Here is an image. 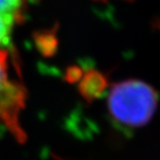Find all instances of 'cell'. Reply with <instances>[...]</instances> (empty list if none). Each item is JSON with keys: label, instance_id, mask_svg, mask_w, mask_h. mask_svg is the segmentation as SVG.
I'll use <instances>...</instances> for the list:
<instances>
[{"label": "cell", "instance_id": "obj_1", "mask_svg": "<svg viewBox=\"0 0 160 160\" xmlns=\"http://www.w3.org/2000/svg\"><path fill=\"white\" fill-rule=\"evenodd\" d=\"M108 111L117 125L138 128L150 121L157 108V93L143 81L126 80L111 88Z\"/></svg>", "mask_w": 160, "mask_h": 160}, {"label": "cell", "instance_id": "obj_2", "mask_svg": "<svg viewBox=\"0 0 160 160\" xmlns=\"http://www.w3.org/2000/svg\"><path fill=\"white\" fill-rule=\"evenodd\" d=\"M25 101V88L11 77L9 50L0 48V121L21 142L25 141L26 135L19 122V116Z\"/></svg>", "mask_w": 160, "mask_h": 160}, {"label": "cell", "instance_id": "obj_3", "mask_svg": "<svg viewBox=\"0 0 160 160\" xmlns=\"http://www.w3.org/2000/svg\"><path fill=\"white\" fill-rule=\"evenodd\" d=\"M23 18V0H0V48L8 49L13 28Z\"/></svg>", "mask_w": 160, "mask_h": 160}]
</instances>
